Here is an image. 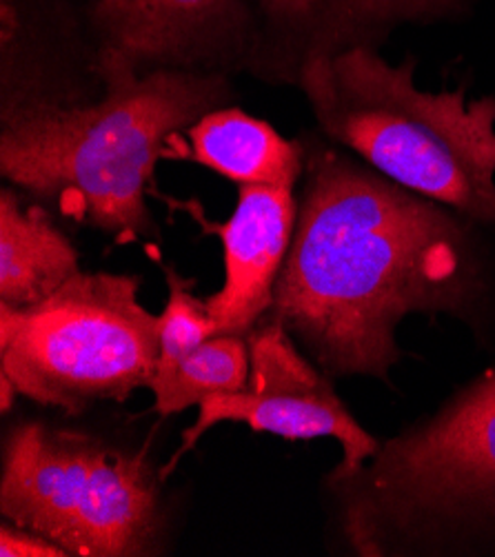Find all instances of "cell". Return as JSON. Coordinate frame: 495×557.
<instances>
[{"label": "cell", "instance_id": "8fae6325", "mask_svg": "<svg viewBox=\"0 0 495 557\" xmlns=\"http://www.w3.org/2000/svg\"><path fill=\"white\" fill-rule=\"evenodd\" d=\"M162 158L202 164L238 187H294L305 172L307 151L269 123L236 107H220L172 136Z\"/></svg>", "mask_w": 495, "mask_h": 557}, {"label": "cell", "instance_id": "52a82bcc", "mask_svg": "<svg viewBox=\"0 0 495 557\" xmlns=\"http://www.w3.org/2000/svg\"><path fill=\"white\" fill-rule=\"evenodd\" d=\"M247 343L251 358L247 384L236 394L209 396L198 405L196 422L183 433L181 449L160 478L168 480L181 458L220 422H245L256 433L287 440L334 437L343 447V462L329 475V484L358 475L380 444L338 398L332 377L298 351L294 336L276 318L258 322L247 333Z\"/></svg>", "mask_w": 495, "mask_h": 557}, {"label": "cell", "instance_id": "4fadbf2b", "mask_svg": "<svg viewBox=\"0 0 495 557\" xmlns=\"http://www.w3.org/2000/svg\"><path fill=\"white\" fill-rule=\"evenodd\" d=\"M251 369L247 336L215 333L170 375L151 380L153 411L160 416L183 413L205 398L236 394L247 384Z\"/></svg>", "mask_w": 495, "mask_h": 557}, {"label": "cell", "instance_id": "7c38bea8", "mask_svg": "<svg viewBox=\"0 0 495 557\" xmlns=\"http://www.w3.org/2000/svg\"><path fill=\"white\" fill-rule=\"evenodd\" d=\"M78 271V251L53 225L49 209L38 202L23 207L14 191H0V305L34 307Z\"/></svg>", "mask_w": 495, "mask_h": 557}, {"label": "cell", "instance_id": "ba28073f", "mask_svg": "<svg viewBox=\"0 0 495 557\" xmlns=\"http://www.w3.org/2000/svg\"><path fill=\"white\" fill-rule=\"evenodd\" d=\"M96 72L149 74L251 70L258 21L245 0H100L94 10Z\"/></svg>", "mask_w": 495, "mask_h": 557}, {"label": "cell", "instance_id": "9c48e42d", "mask_svg": "<svg viewBox=\"0 0 495 557\" xmlns=\"http://www.w3.org/2000/svg\"><path fill=\"white\" fill-rule=\"evenodd\" d=\"M471 0H256L260 36L251 70L298 83L302 65L351 47H373L407 23L456 18Z\"/></svg>", "mask_w": 495, "mask_h": 557}, {"label": "cell", "instance_id": "5bb4252c", "mask_svg": "<svg viewBox=\"0 0 495 557\" xmlns=\"http://www.w3.org/2000/svg\"><path fill=\"white\" fill-rule=\"evenodd\" d=\"M164 277H168L170 298L164 311L158 315L160 351L153 380L170 375L205 341L215 336L207 302L191 292L194 281L183 277L174 267H164Z\"/></svg>", "mask_w": 495, "mask_h": 557}, {"label": "cell", "instance_id": "8992f818", "mask_svg": "<svg viewBox=\"0 0 495 557\" xmlns=\"http://www.w3.org/2000/svg\"><path fill=\"white\" fill-rule=\"evenodd\" d=\"M160 482L143 454L29 420L5 444L0 513L67 555H153L164 524Z\"/></svg>", "mask_w": 495, "mask_h": 557}, {"label": "cell", "instance_id": "30bf717a", "mask_svg": "<svg viewBox=\"0 0 495 557\" xmlns=\"http://www.w3.org/2000/svg\"><path fill=\"white\" fill-rule=\"evenodd\" d=\"M296 213L294 187L240 185L236 211L225 225H205L225 253V283L205 300L215 333L247 336L271 311Z\"/></svg>", "mask_w": 495, "mask_h": 557}, {"label": "cell", "instance_id": "6da1fadb", "mask_svg": "<svg viewBox=\"0 0 495 557\" xmlns=\"http://www.w3.org/2000/svg\"><path fill=\"white\" fill-rule=\"evenodd\" d=\"M296 230L273 289L281 320L329 377L387 380L411 313L469 318L482 269L469 227L332 147H311Z\"/></svg>", "mask_w": 495, "mask_h": 557}, {"label": "cell", "instance_id": "7a4b0ae2", "mask_svg": "<svg viewBox=\"0 0 495 557\" xmlns=\"http://www.w3.org/2000/svg\"><path fill=\"white\" fill-rule=\"evenodd\" d=\"M91 104L25 98L5 107L0 172L38 205L132 243L156 236L147 187L172 136L227 107L225 74L156 70L100 76Z\"/></svg>", "mask_w": 495, "mask_h": 557}, {"label": "cell", "instance_id": "277c9868", "mask_svg": "<svg viewBox=\"0 0 495 557\" xmlns=\"http://www.w3.org/2000/svg\"><path fill=\"white\" fill-rule=\"evenodd\" d=\"M332 486L360 555L495 550V369Z\"/></svg>", "mask_w": 495, "mask_h": 557}, {"label": "cell", "instance_id": "5b68a950", "mask_svg": "<svg viewBox=\"0 0 495 557\" xmlns=\"http://www.w3.org/2000/svg\"><path fill=\"white\" fill-rule=\"evenodd\" d=\"M138 294V275L78 271L34 307L0 305V375L21 396L70 416L149 388L158 315Z\"/></svg>", "mask_w": 495, "mask_h": 557}, {"label": "cell", "instance_id": "3957f363", "mask_svg": "<svg viewBox=\"0 0 495 557\" xmlns=\"http://www.w3.org/2000/svg\"><path fill=\"white\" fill-rule=\"evenodd\" d=\"M416 61L389 65L373 47L311 59L298 74L320 129L389 181L495 225V96L424 91Z\"/></svg>", "mask_w": 495, "mask_h": 557}, {"label": "cell", "instance_id": "2e32d148", "mask_svg": "<svg viewBox=\"0 0 495 557\" xmlns=\"http://www.w3.org/2000/svg\"><path fill=\"white\" fill-rule=\"evenodd\" d=\"M0 392H3V396H0V409H3V413H10L12 403H16V398L21 394L16 392V386L12 384V380L5 377V375H0Z\"/></svg>", "mask_w": 495, "mask_h": 557}, {"label": "cell", "instance_id": "9a60e30c", "mask_svg": "<svg viewBox=\"0 0 495 557\" xmlns=\"http://www.w3.org/2000/svg\"><path fill=\"white\" fill-rule=\"evenodd\" d=\"M0 555L3 557H70L59 544L49 542L42 535L25 531L16 524H3L0 529Z\"/></svg>", "mask_w": 495, "mask_h": 557}]
</instances>
